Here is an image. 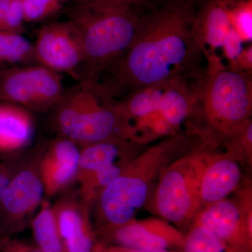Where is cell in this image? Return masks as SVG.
<instances>
[{"label": "cell", "instance_id": "obj_1", "mask_svg": "<svg viewBox=\"0 0 252 252\" xmlns=\"http://www.w3.org/2000/svg\"><path fill=\"white\" fill-rule=\"evenodd\" d=\"M198 0H163L142 11L135 39L104 82L116 97L176 80L195 81L204 68Z\"/></svg>", "mask_w": 252, "mask_h": 252}, {"label": "cell", "instance_id": "obj_2", "mask_svg": "<svg viewBox=\"0 0 252 252\" xmlns=\"http://www.w3.org/2000/svg\"><path fill=\"white\" fill-rule=\"evenodd\" d=\"M64 11L82 44L79 80L109 77L135 39L142 11L107 1L69 5Z\"/></svg>", "mask_w": 252, "mask_h": 252}, {"label": "cell", "instance_id": "obj_3", "mask_svg": "<svg viewBox=\"0 0 252 252\" xmlns=\"http://www.w3.org/2000/svg\"><path fill=\"white\" fill-rule=\"evenodd\" d=\"M204 56L207 65L194 83L191 115L200 114L210 140L224 142L252 121V72L227 67L216 53Z\"/></svg>", "mask_w": 252, "mask_h": 252}, {"label": "cell", "instance_id": "obj_4", "mask_svg": "<svg viewBox=\"0 0 252 252\" xmlns=\"http://www.w3.org/2000/svg\"><path fill=\"white\" fill-rule=\"evenodd\" d=\"M51 111L58 135L81 147L114 139L131 141L119 100L102 81L80 79L63 91Z\"/></svg>", "mask_w": 252, "mask_h": 252}, {"label": "cell", "instance_id": "obj_5", "mask_svg": "<svg viewBox=\"0 0 252 252\" xmlns=\"http://www.w3.org/2000/svg\"><path fill=\"white\" fill-rule=\"evenodd\" d=\"M189 142L188 137L182 134L169 136L142 151L127 164L94 204L107 228L113 230L135 219L162 170L182 155Z\"/></svg>", "mask_w": 252, "mask_h": 252}, {"label": "cell", "instance_id": "obj_6", "mask_svg": "<svg viewBox=\"0 0 252 252\" xmlns=\"http://www.w3.org/2000/svg\"><path fill=\"white\" fill-rule=\"evenodd\" d=\"M212 153L198 149L182 154L159 176L154 193V210L176 224L193 221L201 209L202 177Z\"/></svg>", "mask_w": 252, "mask_h": 252}, {"label": "cell", "instance_id": "obj_7", "mask_svg": "<svg viewBox=\"0 0 252 252\" xmlns=\"http://www.w3.org/2000/svg\"><path fill=\"white\" fill-rule=\"evenodd\" d=\"M63 91L59 73L41 64L0 72V99L6 103L45 112L57 103Z\"/></svg>", "mask_w": 252, "mask_h": 252}, {"label": "cell", "instance_id": "obj_8", "mask_svg": "<svg viewBox=\"0 0 252 252\" xmlns=\"http://www.w3.org/2000/svg\"><path fill=\"white\" fill-rule=\"evenodd\" d=\"M240 200L225 198L199 210L193 225L203 227L217 238L240 252H252V192Z\"/></svg>", "mask_w": 252, "mask_h": 252}, {"label": "cell", "instance_id": "obj_9", "mask_svg": "<svg viewBox=\"0 0 252 252\" xmlns=\"http://www.w3.org/2000/svg\"><path fill=\"white\" fill-rule=\"evenodd\" d=\"M39 159L36 156L26 162L3 194L0 201V241L22 228L42 203L44 189L39 175Z\"/></svg>", "mask_w": 252, "mask_h": 252}, {"label": "cell", "instance_id": "obj_10", "mask_svg": "<svg viewBox=\"0 0 252 252\" xmlns=\"http://www.w3.org/2000/svg\"><path fill=\"white\" fill-rule=\"evenodd\" d=\"M34 51L41 65L80 79L84 62L82 44L77 31L68 21L49 23L39 30Z\"/></svg>", "mask_w": 252, "mask_h": 252}, {"label": "cell", "instance_id": "obj_11", "mask_svg": "<svg viewBox=\"0 0 252 252\" xmlns=\"http://www.w3.org/2000/svg\"><path fill=\"white\" fill-rule=\"evenodd\" d=\"M60 235L65 252H99L90 220V207L78 193L65 195L54 205Z\"/></svg>", "mask_w": 252, "mask_h": 252}, {"label": "cell", "instance_id": "obj_12", "mask_svg": "<svg viewBox=\"0 0 252 252\" xmlns=\"http://www.w3.org/2000/svg\"><path fill=\"white\" fill-rule=\"evenodd\" d=\"M119 246L147 252L168 251L185 246V236L167 220L160 219L136 220L113 230Z\"/></svg>", "mask_w": 252, "mask_h": 252}, {"label": "cell", "instance_id": "obj_13", "mask_svg": "<svg viewBox=\"0 0 252 252\" xmlns=\"http://www.w3.org/2000/svg\"><path fill=\"white\" fill-rule=\"evenodd\" d=\"M80 150L79 144L61 135L48 145L39 162L44 193L52 196L75 180Z\"/></svg>", "mask_w": 252, "mask_h": 252}, {"label": "cell", "instance_id": "obj_14", "mask_svg": "<svg viewBox=\"0 0 252 252\" xmlns=\"http://www.w3.org/2000/svg\"><path fill=\"white\" fill-rule=\"evenodd\" d=\"M241 176L238 160L232 154H212L202 177L201 209L226 198L238 188Z\"/></svg>", "mask_w": 252, "mask_h": 252}, {"label": "cell", "instance_id": "obj_15", "mask_svg": "<svg viewBox=\"0 0 252 252\" xmlns=\"http://www.w3.org/2000/svg\"><path fill=\"white\" fill-rule=\"evenodd\" d=\"M229 2L230 0H198L197 28L204 51L216 53L234 32Z\"/></svg>", "mask_w": 252, "mask_h": 252}, {"label": "cell", "instance_id": "obj_16", "mask_svg": "<svg viewBox=\"0 0 252 252\" xmlns=\"http://www.w3.org/2000/svg\"><path fill=\"white\" fill-rule=\"evenodd\" d=\"M34 133V122L28 109L11 103L0 104V152L24 148Z\"/></svg>", "mask_w": 252, "mask_h": 252}, {"label": "cell", "instance_id": "obj_17", "mask_svg": "<svg viewBox=\"0 0 252 252\" xmlns=\"http://www.w3.org/2000/svg\"><path fill=\"white\" fill-rule=\"evenodd\" d=\"M194 83L195 81H172L162 94L159 112L177 132L191 115L195 99Z\"/></svg>", "mask_w": 252, "mask_h": 252}, {"label": "cell", "instance_id": "obj_18", "mask_svg": "<svg viewBox=\"0 0 252 252\" xmlns=\"http://www.w3.org/2000/svg\"><path fill=\"white\" fill-rule=\"evenodd\" d=\"M170 83L141 88L119 100V107L127 122L158 111L162 94Z\"/></svg>", "mask_w": 252, "mask_h": 252}, {"label": "cell", "instance_id": "obj_19", "mask_svg": "<svg viewBox=\"0 0 252 252\" xmlns=\"http://www.w3.org/2000/svg\"><path fill=\"white\" fill-rule=\"evenodd\" d=\"M33 235L38 249L42 252H65L60 235L54 206L43 200L32 220Z\"/></svg>", "mask_w": 252, "mask_h": 252}, {"label": "cell", "instance_id": "obj_20", "mask_svg": "<svg viewBox=\"0 0 252 252\" xmlns=\"http://www.w3.org/2000/svg\"><path fill=\"white\" fill-rule=\"evenodd\" d=\"M35 59L34 45L22 34L0 31V63H22Z\"/></svg>", "mask_w": 252, "mask_h": 252}, {"label": "cell", "instance_id": "obj_21", "mask_svg": "<svg viewBox=\"0 0 252 252\" xmlns=\"http://www.w3.org/2000/svg\"><path fill=\"white\" fill-rule=\"evenodd\" d=\"M184 252H240L228 246L203 227L193 225L185 236Z\"/></svg>", "mask_w": 252, "mask_h": 252}, {"label": "cell", "instance_id": "obj_22", "mask_svg": "<svg viewBox=\"0 0 252 252\" xmlns=\"http://www.w3.org/2000/svg\"><path fill=\"white\" fill-rule=\"evenodd\" d=\"M228 11L235 32L245 44H252V0H230Z\"/></svg>", "mask_w": 252, "mask_h": 252}, {"label": "cell", "instance_id": "obj_23", "mask_svg": "<svg viewBox=\"0 0 252 252\" xmlns=\"http://www.w3.org/2000/svg\"><path fill=\"white\" fill-rule=\"evenodd\" d=\"M228 147V153L231 154L240 161L241 159H247L250 161L252 153V121L238 135L224 141Z\"/></svg>", "mask_w": 252, "mask_h": 252}, {"label": "cell", "instance_id": "obj_24", "mask_svg": "<svg viewBox=\"0 0 252 252\" xmlns=\"http://www.w3.org/2000/svg\"><path fill=\"white\" fill-rule=\"evenodd\" d=\"M24 21L22 0H11L1 31L22 34Z\"/></svg>", "mask_w": 252, "mask_h": 252}, {"label": "cell", "instance_id": "obj_25", "mask_svg": "<svg viewBox=\"0 0 252 252\" xmlns=\"http://www.w3.org/2000/svg\"><path fill=\"white\" fill-rule=\"evenodd\" d=\"M26 161L24 158L19 157L14 160L0 161V201L6 187L16 172L23 167Z\"/></svg>", "mask_w": 252, "mask_h": 252}, {"label": "cell", "instance_id": "obj_26", "mask_svg": "<svg viewBox=\"0 0 252 252\" xmlns=\"http://www.w3.org/2000/svg\"><path fill=\"white\" fill-rule=\"evenodd\" d=\"M163 0H67V6L69 5L84 4V3L92 2V1H107V2L116 3L132 6L141 11L155 6L158 3L161 2Z\"/></svg>", "mask_w": 252, "mask_h": 252}, {"label": "cell", "instance_id": "obj_27", "mask_svg": "<svg viewBox=\"0 0 252 252\" xmlns=\"http://www.w3.org/2000/svg\"><path fill=\"white\" fill-rule=\"evenodd\" d=\"M0 252H42L38 248L11 238L0 241Z\"/></svg>", "mask_w": 252, "mask_h": 252}, {"label": "cell", "instance_id": "obj_28", "mask_svg": "<svg viewBox=\"0 0 252 252\" xmlns=\"http://www.w3.org/2000/svg\"><path fill=\"white\" fill-rule=\"evenodd\" d=\"M230 68V67H229ZM235 70L243 71V72H252V44L246 46L244 49L243 53L237 60L234 65L230 67Z\"/></svg>", "mask_w": 252, "mask_h": 252}, {"label": "cell", "instance_id": "obj_29", "mask_svg": "<svg viewBox=\"0 0 252 252\" xmlns=\"http://www.w3.org/2000/svg\"><path fill=\"white\" fill-rule=\"evenodd\" d=\"M99 252H171L170 251L160 252H147L142 250H135V249L125 248V247H105L103 245H101Z\"/></svg>", "mask_w": 252, "mask_h": 252}, {"label": "cell", "instance_id": "obj_30", "mask_svg": "<svg viewBox=\"0 0 252 252\" xmlns=\"http://www.w3.org/2000/svg\"><path fill=\"white\" fill-rule=\"evenodd\" d=\"M10 2L11 0H0V31H1L2 28L3 23H4Z\"/></svg>", "mask_w": 252, "mask_h": 252}]
</instances>
